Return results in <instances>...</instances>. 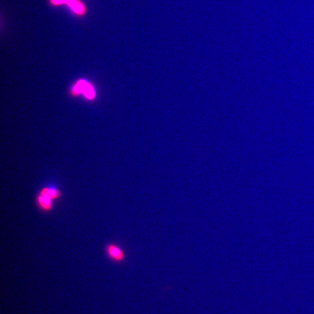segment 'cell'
<instances>
[{"label":"cell","mask_w":314,"mask_h":314,"mask_svg":"<svg viewBox=\"0 0 314 314\" xmlns=\"http://www.w3.org/2000/svg\"><path fill=\"white\" fill-rule=\"evenodd\" d=\"M44 192L49 195L54 201L58 200L61 198L62 193L61 190L56 186H44L41 189Z\"/></svg>","instance_id":"cell-5"},{"label":"cell","mask_w":314,"mask_h":314,"mask_svg":"<svg viewBox=\"0 0 314 314\" xmlns=\"http://www.w3.org/2000/svg\"><path fill=\"white\" fill-rule=\"evenodd\" d=\"M105 253L110 260L114 262H122L125 259V253L118 244L110 243L105 247Z\"/></svg>","instance_id":"cell-2"},{"label":"cell","mask_w":314,"mask_h":314,"mask_svg":"<svg viewBox=\"0 0 314 314\" xmlns=\"http://www.w3.org/2000/svg\"><path fill=\"white\" fill-rule=\"evenodd\" d=\"M51 7H66L72 15L78 18H83L87 15L88 9L83 0H47Z\"/></svg>","instance_id":"cell-1"},{"label":"cell","mask_w":314,"mask_h":314,"mask_svg":"<svg viewBox=\"0 0 314 314\" xmlns=\"http://www.w3.org/2000/svg\"><path fill=\"white\" fill-rule=\"evenodd\" d=\"M35 201L38 208L45 213L52 211L53 208V200L42 189L39 190L35 199Z\"/></svg>","instance_id":"cell-3"},{"label":"cell","mask_w":314,"mask_h":314,"mask_svg":"<svg viewBox=\"0 0 314 314\" xmlns=\"http://www.w3.org/2000/svg\"><path fill=\"white\" fill-rule=\"evenodd\" d=\"M74 93L79 94L82 93L85 95V97L87 98H93L94 96V92L93 88L83 81H79L78 83L74 87Z\"/></svg>","instance_id":"cell-4"}]
</instances>
